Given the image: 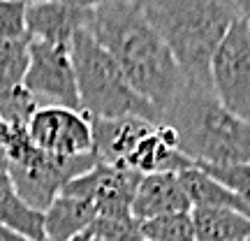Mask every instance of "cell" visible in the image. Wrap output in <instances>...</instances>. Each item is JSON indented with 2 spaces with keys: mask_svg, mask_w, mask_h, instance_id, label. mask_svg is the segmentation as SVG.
Instances as JSON below:
<instances>
[{
  "mask_svg": "<svg viewBox=\"0 0 250 241\" xmlns=\"http://www.w3.org/2000/svg\"><path fill=\"white\" fill-rule=\"evenodd\" d=\"M88 33L107 49L123 70L127 84L165 114L186 86L179 63L155 28L148 23L139 0H121L93 9Z\"/></svg>",
  "mask_w": 250,
  "mask_h": 241,
  "instance_id": "cell-1",
  "label": "cell"
},
{
  "mask_svg": "<svg viewBox=\"0 0 250 241\" xmlns=\"http://www.w3.org/2000/svg\"><path fill=\"white\" fill-rule=\"evenodd\" d=\"M148 23L169 46L186 81L211 86V61L241 19L232 0H139ZM213 88V86H211Z\"/></svg>",
  "mask_w": 250,
  "mask_h": 241,
  "instance_id": "cell-2",
  "label": "cell"
},
{
  "mask_svg": "<svg viewBox=\"0 0 250 241\" xmlns=\"http://www.w3.org/2000/svg\"><path fill=\"white\" fill-rule=\"evenodd\" d=\"M162 123L176 132L179 149L192 162H250V123L229 114L211 86L186 81L171 107L162 114Z\"/></svg>",
  "mask_w": 250,
  "mask_h": 241,
  "instance_id": "cell-3",
  "label": "cell"
},
{
  "mask_svg": "<svg viewBox=\"0 0 250 241\" xmlns=\"http://www.w3.org/2000/svg\"><path fill=\"white\" fill-rule=\"evenodd\" d=\"M81 111L93 118H146L162 123V114L127 84L123 70L88 30H79L70 44Z\"/></svg>",
  "mask_w": 250,
  "mask_h": 241,
  "instance_id": "cell-4",
  "label": "cell"
},
{
  "mask_svg": "<svg viewBox=\"0 0 250 241\" xmlns=\"http://www.w3.org/2000/svg\"><path fill=\"white\" fill-rule=\"evenodd\" d=\"M5 149H7L9 176H12L14 193L28 206L42 214L51 206V202L65 190L70 181L98 165L95 153L67 158V160L46 155L33 144L28 128H9Z\"/></svg>",
  "mask_w": 250,
  "mask_h": 241,
  "instance_id": "cell-5",
  "label": "cell"
},
{
  "mask_svg": "<svg viewBox=\"0 0 250 241\" xmlns=\"http://www.w3.org/2000/svg\"><path fill=\"white\" fill-rule=\"evenodd\" d=\"M211 86L229 114L250 123V21L236 19L211 61Z\"/></svg>",
  "mask_w": 250,
  "mask_h": 241,
  "instance_id": "cell-6",
  "label": "cell"
},
{
  "mask_svg": "<svg viewBox=\"0 0 250 241\" xmlns=\"http://www.w3.org/2000/svg\"><path fill=\"white\" fill-rule=\"evenodd\" d=\"M23 86L40 102V107H67L81 111L70 46L30 40Z\"/></svg>",
  "mask_w": 250,
  "mask_h": 241,
  "instance_id": "cell-7",
  "label": "cell"
},
{
  "mask_svg": "<svg viewBox=\"0 0 250 241\" xmlns=\"http://www.w3.org/2000/svg\"><path fill=\"white\" fill-rule=\"evenodd\" d=\"M28 134L51 158H79L93 153V128L83 111L67 107H40L28 123Z\"/></svg>",
  "mask_w": 250,
  "mask_h": 241,
  "instance_id": "cell-8",
  "label": "cell"
},
{
  "mask_svg": "<svg viewBox=\"0 0 250 241\" xmlns=\"http://www.w3.org/2000/svg\"><path fill=\"white\" fill-rule=\"evenodd\" d=\"M139 181H142L139 172L98 162L93 170L70 181L61 195L79 197V199L90 202L98 218L130 216Z\"/></svg>",
  "mask_w": 250,
  "mask_h": 241,
  "instance_id": "cell-9",
  "label": "cell"
},
{
  "mask_svg": "<svg viewBox=\"0 0 250 241\" xmlns=\"http://www.w3.org/2000/svg\"><path fill=\"white\" fill-rule=\"evenodd\" d=\"M90 118L93 128V153L98 162H107L114 167L130 170L134 151L139 149L144 137L151 132L158 123H151L146 118Z\"/></svg>",
  "mask_w": 250,
  "mask_h": 241,
  "instance_id": "cell-10",
  "label": "cell"
},
{
  "mask_svg": "<svg viewBox=\"0 0 250 241\" xmlns=\"http://www.w3.org/2000/svg\"><path fill=\"white\" fill-rule=\"evenodd\" d=\"M90 14V9L74 7L65 0H28V37L70 46L79 30H88Z\"/></svg>",
  "mask_w": 250,
  "mask_h": 241,
  "instance_id": "cell-11",
  "label": "cell"
},
{
  "mask_svg": "<svg viewBox=\"0 0 250 241\" xmlns=\"http://www.w3.org/2000/svg\"><path fill=\"white\" fill-rule=\"evenodd\" d=\"M186 211H192V204L181 186L179 174L160 172L142 176L132 199V216L139 223L158 216L186 214Z\"/></svg>",
  "mask_w": 250,
  "mask_h": 241,
  "instance_id": "cell-12",
  "label": "cell"
},
{
  "mask_svg": "<svg viewBox=\"0 0 250 241\" xmlns=\"http://www.w3.org/2000/svg\"><path fill=\"white\" fill-rule=\"evenodd\" d=\"M95 218L98 214L90 202L58 195L44 211V237L46 241H70L79 234L90 232Z\"/></svg>",
  "mask_w": 250,
  "mask_h": 241,
  "instance_id": "cell-13",
  "label": "cell"
},
{
  "mask_svg": "<svg viewBox=\"0 0 250 241\" xmlns=\"http://www.w3.org/2000/svg\"><path fill=\"white\" fill-rule=\"evenodd\" d=\"M179 179L192 209H232V211L250 216V209L239 197L229 193L223 183H218L213 176H208L204 170H199L197 165L181 172Z\"/></svg>",
  "mask_w": 250,
  "mask_h": 241,
  "instance_id": "cell-14",
  "label": "cell"
},
{
  "mask_svg": "<svg viewBox=\"0 0 250 241\" xmlns=\"http://www.w3.org/2000/svg\"><path fill=\"white\" fill-rule=\"evenodd\" d=\"M197 241H248L250 216L232 209H192Z\"/></svg>",
  "mask_w": 250,
  "mask_h": 241,
  "instance_id": "cell-15",
  "label": "cell"
},
{
  "mask_svg": "<svg viewBox=\"0 0 250 241\" xmlns=\"http://www.w3.org/2000/svg\"><path fill=\"white\" fill-rule=\"evenodd\" d=\"M0 225L33 241H46L44 214L28 206L14 193V188H0Z\"/></svg>",
  "mask_w": 250,
  "mask_h": 241,
  "instance_id": "cell-16",
  "label": "cell"
},
{
  "mask_svg": "<svg viewBox=\"0 0 250 241\" xmlns=\"http://www.w3.org/2000/svg\"><path fill=\"white\" fill-rule=\"evenodd\" d=\"M28 44L30 40L0 37V100L23 86L28 70Z\"/></svg>",
  "mask_w": 250,
  "mask_h": 241,
  "instance_id": "cell-17",
  "label": "cell"
},
{
  "mask_svg": "<svg viewBox=\"0 0 250 241\" xmlns=\"http://www.w3.org/2000/svg\"><path fill=\"white\" fill-rule=\"evenodd\" d=\"M142 239L146 241H197L192 211L158 216L142 223Z\"/></svg>",
  "mask_w": 250,
  "mask_h": 241,
  "instance_id": "cell-18",
  "label": "cell"
},
{
  "mask_svg": "<svg viewBox=\"0 0 250 241\" xmlns=\"http://www.w3.org/2000/svg\"><path fill=\"white\" fill-rule=\"evenodd\" d=\"M199 170H204L208 176H213L218 183H223L229 193L241 199L250 209V162H239V165H204L195 162Z\"/></svg>",
  "mask_w": 250,
  "mask_h": 241,
  "instance_id": "cell-19",
  "label": "cell"
},
{
  "mask_svg": "<svg viewBox=\"0 0 250 241\" xmlns=\"http://www.w3.org/2000/svg\"><path fill=\"white\" fill-rule=\"evenodd\" d=\"M90 234L104 241H139L142 239V223L130 216H114V218H95Z\"/></svg>",
  "mask_w": 250,
  "mask_h": 241,
  "instance_id": "cell-20",
  "label": "cell"
},
{
  "mask_svg": "<svg viewBox=\"0 0 250 241\" xmlns=\"http://www.w3.org/2000/svg\"><path fill=\"white\" fill-rule=\"evenodd\" d=\"M28 0H0V37L30 40L26 28Z\"/></svg>",
  "mask_w": 250,
  "mask_h": 241,
  "instance_id": "cell-21",
  "label": "cell"
},
{
  "mask_svg": "<svg viewBox=\"0 0 250 241\" xmlns=\"http://www.w3.org/2000/svg\"><path fill=\"white\" fill-rule=\"evenodd\" d=\"M0 188H12V176H9V158L5 142H0Z\"/></svg>",
  "mask_w": 250,
  "mask_h": 241,
  "instance_id": "cell-22",
  "label": "cell"
},
{
  "mask_svg": "<svg viewBox=\"0 0 250 241\" xmlns=\"http://www.w3.org/2000/svg\"><path fill=\"white\" fill-rule=\"evenodd\" d=\"M70 2L74 7H81V9H98V7H104V5H111V2H121V0H65Z\"/></svg>",
  "mask_w": 250,
  "mask_h": 241,
  "instance_id": "cell-23",
  "label": "cell"
},
{
  "mask_svg": "<svg viewBox=\"0 0 250 241\" xmlns=\"http://www.w3.org/2000/svg\"><path fill=\"white\" fill-rule=\"evenodd\" d=\"M0 241H33V239H28L23 234H19V232H14V230L0 225Z\"/></svg>",
  "mask_w": 250,
  "mask_h": 241,
  "instance_id": "cell-24",
  "label": "cell"
},
{
  "mask_svg": "<svg viewBox=\"0 0 250 241\" xmlns=\"http://www.w3.org/2000/svg\"><path fill=\"white\" fill-rule=\"evenodd\" d=\"M234 7L239 9V14H241L246 21H250V0H232Z\"/></svg>",
  "mask_w": 250,
  "mask_h": 241,
  "instance_id": "cell-25",
  "label": "cell"
},
{
  "mask_svg": "<svg viewBox=\"0 0 250 241\" xmlns=\"http://www.w3.org/2000/svg\"><path fill=\"white\" fill-rule=\"evenodd\" d=\"M7 134H9V125L0 118V142H5V139H7Z\"/></svg>",
  "mask_w": 250,
  "mask_h": 241,
  "instance_id": "cell-26",
  "label": "cell"
},
{
  "mask_svg": "<svg viewBox=\"0 0 250 241\" xmlns=\"http://www.w3.org/2000/svg\"><path fill=\"white\" fill-rule=\"evenodd\" d=\"M90 237H93V234L86 232V234H79V237H74V239H70V241H90Z\"/></svg>",
  "mask_w": 250,
  "mask_h": 241,
  "instance_id": "cell-27",
  "label": "cell"
},
{
  "mask_svg": "<svg viewBox=\"0 0 250 241\" xmlns=\"http://www.w3.org/2000/svg\"><path fill=\"white\" fill-rule=\"evenodd\" d=\"M90 241H104V239H98V237H90Z\"/></svg>",
  "mask_w": 250,
  "mask_h": 241,
  "instance_id": "cell-28",
  "label": "cell"
},
{
  "mask_svg": "<svg viewBox=\"0 0 250 241\" xmlns=\"http://www.w3.org/2000/svg\"><path fill=\"white\" fill-rule=\"evenodd\" d=\"M139 241H146V239H139Z\"/></svg>",
  "mask_w": 250,
  "mask_h": 241,
  "instance_id": "cell-29",
  "label": "cell"
},
{
  "mask_svg": "<svg viewBox=\"0 0 250 241\" xmlns=\"http://www.w3.org/2000/svg\"><path fill=\"white\" fill-rule=\"evenodd\" d=\"M248 241H250V239H248Z\"/></svg>",
  "mask_w": 250,
  "mask_h": 241,
  "instance_id": "cell-30",
  "label": "cell"
}]
</instances>
